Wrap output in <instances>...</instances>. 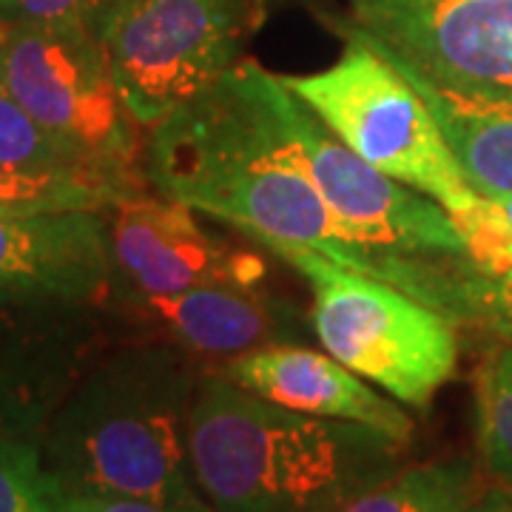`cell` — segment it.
<instances>
[{
    "label": "cell",
    "instance_id": "cell-1",
    "mask_svg": "<svg viewBox=\"0 0 512 512\" xmlns=\"http://www.w3.org/2000/svg\"><path fill=\"white\" fill-rule=\"evenodd\" d=\"M271 74L242 57L217 86L148 128V185L202 217L237 228L268 251L282 245L313 248L436 308L441 259L370 251L330 214L299 148L276 117Z\"/></svg>",
    "mask_w": 512,
    "mask_h": 512
},
{
    "label": "cell",
    "instance_id": "cell-2",
    "mask_svg": "<svg viewBox=\"0 0 512 512\" xmlns=\"http://www.w3.org/2000/svg\"><path fill=\"white\" fill-rule=\"evenodd\" d=\"M202 370L163 342L106 345L57 404L40 453L66 495L202 504L191 410Z\"/></svg>",
    "mask_w": 512,
    "mask_h": 512
},
{
    "label": "cell",
    "instance_id": "cell-3",
    "mask_svg": "<svg viewBox=\"0 0 512 512\" xmlns=\"http://www.w3.org/2000/svg\"><path fill=\"white\" fill-rule=\"evenodd\" d=\"M407 441L268 402L205 367L191 410V470L220 512H339L399 470Z\"/></svg>",
    "mask_w": 512,
    "mask_h": 512
},
{
    "label": "cell",
    "instance_id": "cell-4",
    "mask_svg": "<svg viewBox=\"0 0 512 512\" xmlns=\"http://www.w3.org/2000/svg\"><path fill=\"white\" fill-rule=\"evenodd\" d=\"M279 80L350 151L439 202L456 222L481 205L484 194L470 183L427 97L356 29H345V49L330 66Z\"/></svg>",
    "mask_w": 512,
    "mask_h": 512
},
{
    "label": "cell",
    "instance_id": "cell-5",
    "mask_svg": "<svg viewBox=\"0 0 512 512\" xmlns=\"http://www.w3.org/2000/svg\"><path fill=\"white\" fill-rule=\"evenodd\" d=\"M311 288V333L322 350L407 410H427L458 367V325L393 282L302 245L274 248Z\"/></svg>",
    "mask_w": 512,
    "mask_h": 512
},
{
    "label": "cell",
    "instance_id": "cell-6",
    "mask_svg": "<svg viewBox=\"0 0 512 512\" xmlns=\"http://www.w3.org/2000/svg\"><path fill=\"white\" fill-rule=\"evenodd\" d=\"M0 83L74 163L146 180L143 128L97 35L0 23Z\"/></svg>",
    "mask_w": 512,
    "mask_h": 512
},
{
    "label": "cell",
    "instance_id": "cell-7",
    "mask_svg": "<svg viewBox=\"0 0 512 512\" xmlns=\"http://www.w3.org/2000/svg\"><path fill=\"white\" fill-rule=\"evenodd\" d=\"M248 0H123L103 49L131 117L148 131L237 66Z\"/></svg>",
    "mask_w": 512,
    "mask_h": 512
},
{
    "label": "cell",
    "instance_id": "cell-8",
    "mask_svg": "<svg viewBox=\"0 0 512 512\" xmlns=\"http://www.w3.org/2000/svg\"><path fill=\"white\" fill-rule=\"evenodd\" d=\"M271 103L305 171L330 214L370 251L407 259L467 256L456 220L439 202L407 188L362 160L330 131L279 74H271Z\"/></svg>",
    "mask_w": 512,
    "mask_h": 512
},
{
    "label": "cell",
    "instance_id": "cell-9",
    "mask_svg": "<svg viewBox=\"0 0 512 512\" xmlns=\"http://www.w3.org/2000/svg\"><path fill=\"white\" fill-rule=\"evenodd\" d=\"M350 29L430 86L512 109V0H348Z\"/></svg>",
    "mask_w": 512,
    "mask_h": 512
},
{
    "label": "cell",
    "instance_id": "cell-10",
    "mask_svg": "<svg viewBox=\"0 0 512 512\" xmlns=\"http://www.w3.org/2000/svg\"><path fill=\"white\" fill-rule=\"evenodd\" d=\"M109 330L134 342H163L217 365L271 345L299 342L311 319L288 299L259 288L202 285L180 293H143L111 285L103 305Z\"/></svg>",
    "mask_w": 512,
    "mask_h": 512
},
{
    "label": "cell",
    "instance_id": "cell-11",
    "mask_svg": "<svg viewBox=\"0 0 512 512\" xmlns=\"http://www.w3.org/2000/svg\"><path fill=\"white\" fill-rule=\"evenodd\" d=\"M103 217L111 285L180 293L202 285L259 288L268 279L262 256L211 234L200 225L197 211L154 188L114 200L103 208Z\"/></svg>",
    "mask_w": 512,
    "mask_h": 512
},
{
    "label": "cell",
    "instance_id": "cell-12",
    "mask_svg": "<svg viewBox=\"0 0 512 512\" xmlns=\"http://www.w3.org/2000/svg\"><path fill=\"white\" fill-rule=\"evenodd\" d=\"M103 308L0 296V433L40 444L80 373L109 345Z\"/></svg>",
    "mask_w": 512,
    "mask_h": 512
},
{
    "label": "cell",
    "instance_id": "cell-13",
    "mask_svg": "<svg viewBox=\"0 0 512 512\" xmlns=\"http://www.w3.org/2000/svg\"><path fill=\"white\" fill-rule=\"evenodd\" d=\"M109 291L103 211L0 214V296L103 308Z\"/></svg>",
    "mask_w": 512,
    "mask_h": 512
},
{
    "label": "cell",
    "instance_id": "cell-14",
    "mask_svg": "<svg viewBox=\"0 0 512 512\" xmlns=\"http://www.w3.org/2000/svg\"><path fill=\"white\" fill-rule=\"evenodd\" d=\"M211 370L296 413L373 427L407 444L416 433V421L404 404L353 373L328 350H313L302 342L251 350Z\"/></svg>",
    "mask_w": 512,
    "mask_h": 512
},
{
    "label": "cell",
    "instance_id": "cell-15",
    "mask_svg": "<svg viewBox=\"0 0 512 512\" xmlns=\"http://www.w3.org/2000/svg\"><path fill=\"white\" fill-rule=\"evenodd\" d=\"M404 69V66H402ZM427 97L450 146L481 194H512V109L444 92L404 69Z\"/></svg>",
    "mask_w": 512,
    "mask_h": 512
},
{
    "label": "cell",
    "instance_id": "cell-16",
    "mask_svg": "<svg viewBox=\"0 0 512 512\" xmlns=\"http://www.w3.org/2000/svg\"><path fill=\"white\" fill-rule=\"evenodd\" d=\"M467 456L402 464L339 512H470L490 487Z\"/></svg>",
    "mask_w": 512,
    "mask_h": 512
},
{
    "label": "cell",
    "instance_id": "cell-17",
    "mask_svg": "<svg viewBox=\"0 0 512 512\" xmlns=\"http://www.w3.org/2000/svg\"><path fill=\"white\" fill-rule=\"evenodd\" d=\"M146 180H131L94 168L66 171H12L0 168V214H60L103 211L111 202L146 191Z\"/></svg>",
    "mask_w": 512,
    "mask_h": 512
},
{
    "label": "cell",
    "instance_id": "cell-18",
    "mask_svg": "<svg viewBox=\"0 0 512 512\" xmlns=\"http://www.w3.org/2000/svg\"><path fill=\"white\" fill-rule=\"evenodd\" d=\"M478 467L495 487L512 490V348L495 342L473 379Z\"/></svg>",
    "mask_w": 512,
    "mask_h": 512
},
{
    "label": "cell",
    "instance_id": "cell-19",
    "mask_svg": "<svg viewBox=\"0 0 512 512\" xmlns=\"http://www.w3.org/2000/svg\"><path fill=\"white\" fill-rule=\"evenodd\" d=\"M450 319L461 325H476L493 333L495 342L512 348V265L487 274L467 262L453 259L450 268Z\"/></svg>",
    "mask_w": 512,
    "mask_h": 512
},
{
    "label": "cell",
    "instance_id": "cell-20",
    "mask_svg": "<svg viewBox=\"0 0 512 512\" xmlns=\"http://www.w3.org/2000/svg\"><path fill=\"white\" fill-rule=\"evenodd\" d=\"M66 490L46 467L40 444L0 433V512H63Z\"/></svg>",
    "mask_w": 512,
    "mask_h": 512
},
{
    "label": "cell",
    "instance_id": "cell-21",
    "mask_svg": "<svg viewBox=\"0 0 512 512\" xmlns=\"http://www.w3.org/2000/svg\"><path fill=\"white\" fill-rule=\"evenodd\" d=\"M0 168L66 171V168H86V165L74 163L0 83Z\"/></svg>",
    "mask_w": 512,
    "mask_h": 512
},
{
    "label": "cell",
    "instance_id": "cell-22",
    "mask_svg": "<svg viewBox=\"0 0 512 512\" xmlns=\"http://www.w3.org/2000/svg\"><path fill=\"white\" fill-rule=\"evenodd\" d=\"M123 0H0V23L77 29L103 37Z\"/></svg>",
    "mask_w": 512,
    "mask_h": 512
},
{
    "label": "cell",
    "instance_id": "cell-23",
    "mask_svg": "<svg viewBox=\"0 0 512 512\" xmlns=\"http://www.w3.org/2000/svg\"><path fill=\"white\" fill-rule=\"evenodd\" d=\"M63 512H220L208 501L202 504H168L131 495H66Z\"/></svg>",
    "mask_w": 512,
    "mask_h": 512
},
{
    "label": "cell",
    "instance_id": "cell-24",
    "mask_svg": "<svg viewBox=\"0 0 512 512\" xmlns=\"http://www.w3.org/2000/svg\"><path fill=\"white\" fill-rule=\"evenodd\" d=\"M470 512H512V490L507 487H490L487 493L476 501Z\"/></svg>",
    "mask_w": 512,
    "mask_h": 512
},
{
    "label": "cell",
    "instance_id": "cell-25",
    "mask_svg": "<svg viewBox=\"0 0 512 512\" xmlns=\"http://www.w3.org/2000/svg\"><path fill=\"white\" fill-rule=\"evenodd\" d=\"M495 202V208L501 211V217L512 225V194H487Z\"/></svg>",
    "mask_w": 512,
    "mask_h": 512
}]
</instances>
